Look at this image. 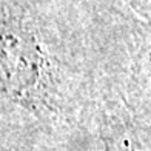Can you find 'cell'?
<instances>
[{
  "label": "cell",
  "mask_w": 151,
  "mask_h": 151,
  "mask_svg": "<svg viewBox=\"0 0 151 151\" xmlns=\"http://www.w3.org/2000/svg\"><path fill=\"white\" fill-rule=\"evenodd\" d=\"M137 37L142 43L140 50V71L151 94V22L137 20Z\"/></svg>",
  "instance_id": "6da1fadb"
},
{
  "label": "cell",
  "mask_w": 151,
  "mask_h": 151,
  "mask_svg": "<svg viewBox=\"0 0 151 151\" xmlns=\"http://www.w3.org/2000/svg\"><path fill=\"white\" fill-rule=\"evenodd\" d=\"M117 2L140 20L151 22V0H117Z\"/></svg>",
  "instance_id": "7a4b0ae2"
},
{
  "label": "cell",
  "mask_w": 151,
  "mask_h": 151,
  "mask_svg": "<svg viewBox=\"0 0 151 151\" xmlns=\"http://www.w3.org/2000/svg\"><path fill=\"white\" fill-rule=\"evenodd\" d=\"M106 142H108V143L105 145V151H133L131 148H129V150H122V148L117 147V145H113L109 139H106Z\"/></svg>",
  "instance_id": "3957f363"
}]
</instances>
